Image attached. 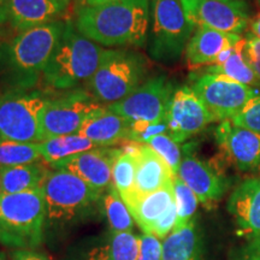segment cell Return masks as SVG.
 I'll return each mask as SVG.
<instances>
[{
	"instance_id": "60d3db41",
	"label": "cell",
	"mask_w": 260,
	"mask_h": 260,
	"mask_svg": "<svg viewBox=\"0 0 260 260\" xmlns=\"http://www.w3.org/2000/svg\"><path fill=\"white\" fill-rule=\"evenodd\" d=\"M52 2H53L54 4H57L61 10H64L65 11V10L69 8L71 0H52Z\"/></svg>"
},
{
	"instance_id": "4fadbf2b",
	"label": "cell",
	"mask_w": 260,
	"mask_h": 260,
	"mask_svg": "<svg viewBox=\"0 0 260 260\" xmlns=\"http://www.w3.org/2000/svg\"><path fill=\"white\" fill-rule=\"evenodd\" d=\"M145 234L164 240L176 226L177 209L174 184L136 198L126 206Z\"/></svg>"
},
{
	"instance_id": "d6a6232c",
	"label": "cell",
	"mask_w": 260,
	"mask_h": 260,
	"mask_svg": "<svg viewBox=\"0 0 260 260\" xmlns=\"http://www.w3.org/2000/svg\"><path fill=\"white\" fill-rule=\"evenodd\" d=\"M161 134H169L167 121H161L159 123L130 122L128 141H134L141 145H147L149 140Z\"/></svg>"
},
{
	"instance_id": "4dcf8cb0",
	"label": "cell",
	"mask_w": 260,
	"mask_h": 260,
	"mask_svg": "<svg viewBox=\"0 0 260 260\" xmlns=\"http://www.w3.org/2000/svg\"><path fill=\"white\" fill-rule=\"evenodd\" d=\"M174 191L177 209V220L175 228H181L194 219L199 200L194 191L178 176L174 178Z\"/></svg>"
},
{
	"instance_id": "f6af8a7d",
	"label": "cell",
	"mask_w": 260,
	"mask_h": 260,
	"mask_svg": "<svg viewBox=\"0 0 260 260\" xmlns=\"http://www.w3.org/2000/svg\"><path fill=\"white\" fill-rule=\"evenodd\" d=\"M3 3H4V0H0V6L3 5Z\"/></svg>"
},
{
	"instance_id": "7402d4cb",
	"label": "cell",
	"mask_w": 260,
	"mask_h": 260,
	"mask_svg": "<svg viewBox=\"0 0 260 260\" xmlns=\"http://www.w3.org/2000/svg\"><path fill=\"white\" fill-rule=\"evenodd\" d=\"M130 122L124 117L106 109L84 123L79 134L88 139L98 147H112L128 141Z\"/></svg>"
},
{
	"instance_id": "836d02e7",
	"label": "cell",
	"mask_w": 260,
	"mask_h": 260,
	"mask_svg": "<svg viewBox=\"0 0 260 260\" xmlns=\"http://www.w3.org/2000/svg\"><path fill=\"white\" fill-rule=\"evenodd\" d=\"M229 121L234 125L260 134V93L249 100L241 111Z\"/></svg>"
},
{
	"instance_id": "e0dca14e",
	"label": "cell",
	"mask_w": 260,
	"mask_h": 260,
	"mask_svg": "<svg viewBox=\"0 0 260 260\" xmlns=\"http://www.w3.org/2000/svg\"><path fill=\"white\" fill-rule=\"evenodd\" d=\"M177 176L194 191L199 203L206 207L213 206L222 199L228 188L226 178L210 162L191 154L182 158Z\"/></svg>"
},
{
	"instance_id": "ac0fdd59",
	"label": "cell",
	"mask_w": 260,
	"mask_h": 260,
	"mask_svg": "<svg viewBox=\"0 0 260 260\" xmlns=\"http://www.w3.org/2000/svg\"><path fill=\"white\" fill-rule=\"evenodd\" d=\"M228 211L234 217L239 235L260 239V176L245 180L233 190Z\"/></svg>"
},
{
	"instance_id": "7a4b0ae2",
	"label": "cell",
	"mask_w": 260,
	"mask_h": 260,
	"mask_svg": "<svg viewBox=\"0 0 260 260\" xmlns=\"http://www.w3.org/2000/svg\"><path fill=\"white\" fill-rule=\"evenodd\" d=\"M111 52L83 37L73 22L67 21L60 40L42 73V82L54 90L76 89L81 83L88 82Z\"/></svg>"
},
{
	"instance_id": "603a6c76",
	"label": "cell",
	"mask_w": 260,
	"mask_h": 260,
	"mask_svg": "<svg viewBox=\"0 0 260 260\" xmlns=\"http://www.w3.org/2000/svg\"><path fill=\"white\" fill-rule=\"evenodd\" d=\"M161 260H203L201 240L194 219L187 225L175 228L162 240Z\"/></svg>"
},
{
	"instance_id": "e575fe53",
	"label": "cell",
	"mask_w": 260,
	"mask_h": 260,
	"mask_svg": "<svg viewBox=\"0 0 260 260\" xmlns=\"http://www.w3.org/2000/svg\"><path fill=\"white\" fill-rule=\"evenodd\" d=\"M243 56L260 82V39L249 30L242 38Z\"/></svg>"
},
{
	"instance_id": "7bdbcfd3",
	"label": "cell",
	"mask_w": 260,
	"mask_h": 260,
	"mask_svg": "<svg viewBox=\"0 0 260 260\" xmlns=\"http://www.w3.org/2000/svg\"><path fill=\"white\" fill-rule=\"evenodd\" d=\"M2 39H3V35H2V31H0V48H2L3 45H4V44H3V42H2Z\"/></svg>"
},
{
	"instance_id": "2e32d148",
	"label": "cell",
	"mask_w": 260,
	"mask_h": 260,
	"mask_svg": "<svg viewBox=\"0 0 260 260\" xmlns=\"http://www.w3.org/2000/svg\"><path fill=\"white\" fill-rule=\"evenodd\" d=\"M121 147H98L51 167L76 175L89 187L104 193L112 184V167Z\"/></svg>"
},
{
	"instance_id": "d590c367",
	"label": "cell",
	"mask_w": 260,
	"mask_h": 260,
	"mask_svg": "<svg viewBox=\"0 0 260 260\" xmlns=\"http://www.w3.org/2000/svg\"><path fill=\"white\" fill-rule=\"evenodd\" d=\"M162 242L151 234H142L139 236L138 260H161Z\"/></svg>"
},
{
	"instance_id": "8fae6325",
	"label": "cell",
	"mask_w": 260,
	"mask_h": 260,
	"mask_svg": "<svg viewBox=\"0 0 260 260\" xmlns=\"http://www.w3.org/2000/svg\"><path fill=\"white\" fill-rule=\"evenodd\" d=\"M191 89L212 113L216 121H229L235 117L258 90L217 74L200 75Z\"/></svg>"
},
{
	"instance_id": "d6986e66",
	"label": "cell",
	"mask_w": 260,
	"mask_h": 260,
	"mask_svg": "<svg viewBox=\"0 0 260 260\" xmlns=\"http://www.w3.org/2000/svg\"><path fill=\"white\" fill-rule=\"evenodd\" d=\"M52 0H4L0 6V24L22 32L57 21L63 14Z\"/></svg>"
},
{
	"instance_id": "5b68a950",
	"label": "cell",
	"mask_w": 260,
	"mask_h": 260,
	"mask_svg": "<svg viewBox=\"0 0 260 260\" xmlns=\"http://www.w3.org/2000/svg\"><path fill=\"white\" fill-rule=\"evenodd\" d=\"M146 74V60L138 52L112 50L86 86L98 102L109 106L138 89L145 82Z\"/></svg>"
},
{
	"instance_id": "44dd1931",
	"label": "cell",
	"mask_w": 260,
	"mask_h": 260,
	"mask_svg": "<svg viewBox=\"0 0 260 260\" xmlns=\"http://www.w3.org/2000/svg\"><path fill=\"white\" fill-rule=\"evenodd\" d=\"M241 40L236 34H229L214 30L207 27H198L188 42L186 51V60L190 69L207 65L210 67L217 57L228 48H233Z\"/></svg>"
},
{
	"instance_id": "4316f807",
	"label": "cell",
	"mask_w": 260,
	"mask_h": 260,
	"mask_svg": "<svg viewBox=\"0 0 260 260\" xmlns=\"http://www.w3.org/2000/svg\"><path fill=\"white\" fill-rule=\"evenodd\" d=\"M206 74H217L223 75V76L229 77L236 82L245 84V86L252 87H260V82L249 67L243 56V47H242V38L234 47L232 56L228 58L226 61H224L220 65H211L207 67V69L204 71Z\"/></svg>"
},
{
	"instance_id": "3957f363",
	"label": "cell",
	"mask_w": 260,
	"mask_h": 260,
	"mask_svg": "<svg viewBox=\"0 0 260 260\" xmlns=\"http://www.w3.org/2000/svg\"><path fill=\"white\" fill-rule=\"evenodd\" d=\"M63 19L18 32L0 48L4 65L14 88L29 89L46 69L65 28Z\"/></svg>"
},
{
	"instance_id": "ffe728a7",
	"label": "cell",
	"mask_w": 260,
	"mask_h": 260,
	"mask_svg": "<svg viewBox=\"0 0 260 260\" xmlns=\"http://www.w3.org/2000/svg\"><path fill=\"white\" fill-rule=\"evenodd\" d=\"M135 158L136 175L134 190L124 201L126 206L136 198L171 186L174 184V178L176 177L170 167L148 145H142Z\"/></svg>"
},
{
	"instance_id": "7c38bea8",
	"label": "cell",
	"mask_w": 260,
	"mask_h": 260,
	"mask_svg": "<svg viewBox=\"0 0 260 260\" xmlns=\"http://www.w3.org/2000/svg\"><path fill=\"white\" fill-rule=\"evenodd\" d=\"M187 18L195 28L240 35L251 22L246 0H181Z\"/></svg>"
},
{
	"instance_id": "b9f144b4",
	"label": "cell",
	"mask_w": 260,
	"mask_h": 260,
	"mask_svg": "<svg viewBox=\"0 0 260 260\" xmlns=\"http://www.w3.org/2000/svg\"><path fill=\"white\" fill-rule=\"evenodd\" d=\"M0 260H6V256L3 252H0Z\"/></svg>"
},
{
	"instance_id": "ba28073f",
	"label": "cell",
	"mask_w": 260,
	"mask_h": 260,
	"mask_svg": "<svg viewBox=\"0 0 260 260\" xmlns=\"http://www.w3.org/2000/svg\"><path fill=\"white\" fill-rule=\"evenodd\" d=\"M48 95L12 88L0 93V141L41 142L40 119Z\"/></svg>"
},
{
	"instance_id": "277c9868",
	"label": "cell",
	"mask_w": 260,
	"mask_h": 260,
	"mask_svg": "<svg viewBox=\"0 0 260 260\" xmlns=\"http://www.w3.org/2000/svg\"><path fill=\"white\" fill-rule=\"evenodd\" d=\"M46 206L42 187L0 198V243L14 249H35L44 240Z\"/></svg>"
},
{
	"instance_id": "d4e9b609",
	"label": "cell",
	"mask_w": 260,
	"mask_h": 260,
	"mask_svg": "<svg viewBox=\"0 0 260 260\" xmlns=\"http://www.w3.org/2000/svg\"><path fill=\"white\" fill-rule=\"evenodd\" d=\"M42 160L50 167L75 157V155L98 148L95 144L81 135H64L39 142Z\"/></svg>"
},
{
	"instance_id": "f35d334b",
	"label": "cell",
	"mask_w": 260,
	"mask_h": 260,
	"mask_svg": "<svg viewBox=\"0 0 260 260\" xmlns=\"http://www.w3.org/2000/svg\"><path fill=\"white\" fill-rule=\"evenodd\" d=\"M249 25H251V31L253 34L260 39V12L251 19Z\"/></svg>"
},
{
	"instance_id": "484cf974",
	"label": "cell",
	"mask_w": 260,
	"mask_h": 260,
	"mask_svg": "<svg viewBox=\"0 0 260 260\" xmlns=\"http://www.w3.org/2000/svg\"><path fill=\"white\" fill-rule=\"evenodd\" d=\"M139 236L132 232H111L105 243L94 247L87 260H138Z\"/></svg>"
},
{
	"instance_id": "7dc6e473",
	"label": "cell",
	"mask_w": 260,
	"mask_h": 260,
	"mask_svg": "<svg viewBox=\"0 0 260 260\" xmlns=\"http://www.w3.org/2000/svg\"><path fill=\"white\" fill-rule=\"evenodd\" d=\"M79 2H80V3H82V2H83V0H79Z\"/></svg>"
},
{
	"instance_id": "bcb514c9",
	"label": "cell",
	"mask_w": 260,
	"mask_h": 260,
	"mask_svg": "<svg viewBox=\"0 0 260 260\" xmlns=\"http://www.w3.org/2000/svg\"><path fill=\"white\" fill-rule=\"evenodd\" d=\"M256 3H258V4H259V6H260V0H256Z\"/></svg>"
},
{
	"instance_id": "8992f818",
	"label": "cell",
	"mask_w": 260,
	"mask_h": 260,
	"mask_svg": "<svg viewBox=\"0 0 260 260\" xmlns=\"http://www.w3.org/2000/svg\"><path fill=\"white\" fill-rule=\"evenodd\" d=\"M149 56L161 63H174L186 51L195 27L187 18L181 0H149Z\"/></svg>"
},
{
	"instance_id": "5bb4252c",
	"label": "cell",
	"mask_w": 260,
	"mask_h": 260,
	"mask_svg": "<svg viewBox=\"0 0 260 260\" xmlns=\"http://www.w3.org/2000/svg\"><path fill=\"white\" fill-rule=\"evenodd\" d=\"M165 121L168 123L169 135L182 144L203 132L210 123L216 122V118L191 87L183 86L175 89L172 94Z\"/></svg>"
},
{
	"instance_id": "cb8c5ba5",
	"label": "cell",
	"mask_w": 260,
	"mask_h": 260,
	"mask_svg": "<svg viewBox=\"0 0 260 260\" xmlns=\"http://www.w3.org/2000/svg\"><path fill=\"white\" fill-rule=\"evenodd\" d=\"M50 171L42 160L0 169L3 194H17L40 188Z\"/></svg>"
},
{
	"instance_id": "f1b7e54d",
	"label": "cell",
	"mask_w": 260,
	"mask_h": 260,
	"mask_svg": "<svg viewBox=\"0 0 260 260\" xmlns=\"http://www.w3.org/2000/svg\"><path fill=\"white\" fill-rule=\"evenodd\" d=\"M42 160L39 142L0 141V169Z\"/></svg>"
},
{
	"instance_id": "f546056e",
	"label": "cell",
	"mask_w": 260,
	"mask_h": 260,
	"mask_svg": "<svg viewBox=\"0 0 260 260\" xmlns=\"http://www.w3.org/2000/svg\"><path fill=\"white\" fill-rule=\"evenodd\" d=\"M136 175L135 155L126 153L121 148L112 167V186L125 201L134 190Z\"/></svg>"
},
{
	"instance_id": "ab89813d",
	"label": "cell",
	"mask_w": 260,
	"mask_h": 260,
	"mask_svg": "<svg viewBox=\"0 0 260 260\" xmlns=\"http://www.w3.org/2000/svg\"><path fill=\"white\" fill-rule=\"evenodd\" d=\"M116 2H122V0H83V2L81 3V6H96Z\"/></svg>"
},
{
	"instance_id": "9c48e42d",
	"label": "cell",
	"mask_w": 260,
	"mask_h": 260,
	"mask_svg": "<svg viewBox=\"0 0 260 260\" xmlns=\"http://www.w3.org/2000/svg\"><path fill=\"white\" fill-rule=\"evenodd\" d=\"M105 107L88 90L81 88L48 96L40 119L42 141L58 136L77 135L84 123L104 111Z\"/></svg>"
},
{
	"instance_id": "9a60e30c",
	"label": "cell",
	"mask_w": 260,
	"mask_h": 260,
	"mask_svg": "<svg viewBox=\"0 0 260 260\" xmlns=\"http://www.w3.org/2000/svg\"><path fill=\"white\" fill-rule=\"evenodd\" d=\"M214 139L237 170L251 171L260 168V134L223 121L214 130Z\"/></svg>"
},
{
	"instance_id": "1f68e13d",
	"label": "cell",
	"mask_w": 260,
	"mask_h": 260,
	"mask_svg": "<svg viewBox=\"0 0 260 260\" xmlns=\"http://www.w3.org/2000/svg\"><path fill=\"white\" fill-rule=\"evenodd\" d=\"M147 145L153 149L155 153L160 155L162 160L170 167L175 176H177L178 169H180L182 161L180 144L175 141L169 134H161L149 140Z\"/></svg>"
},
{
	"instance_id": "52a82bcc",
	"label": "cell",
	"mask_w": 260,
	"mask_h": 260,
	"mask_svg": "<svg viewBox=\"0 0 260 260\" xmlns=\"http://www.w3.org/2000/svg\"><path fill=\"white\" fill-rule=\"evenodd\" d=\"M46 222L52 225L74 222L103 197L76 175L64 169H52L42 184Z\"/></svg>"
},
{
	"instance_id": "6da1fadb",
	"label": "cell",
	"mask_w": 260,
	"mask_h": 260,
	"mask_svg": "<svg viewBox=\"0 0 260 260\" xmlns=\"http://www.w3.org/2000/svg\"><path fill=\"white\" fill-rule=\"evenodd\" d=\"M151 22L149 0H122L96 6H81L75 27L103 47H142Z\"/></svg>"
},
{
	"instance_id": "83f0119b",
	"label": "cell",
	"mask_w": 260,
	"mask_h": 260,
	"mask_svg": "<svg viewBox=\"0 0 260 260\" xmlns=\"http://www.w3.org/2000/svg\"><path fill=\"white\" fill-rule=\"evenodd\" d=\"M104 212L111 232H132L134 218L116 188L110 186L103 195Z\"/></svg>"
},
{
	"instance_id": "8d00e7d4",
	"label": "cell",
	"mask_w": 260,
	"mask_h": 260,
	"mask_svg": "<svg viewBox=\"0 0 260 260\" xmlns=\"http://www.w3.org/2000/svg\"><path fill=\"white\" fill-rule=\"evenodd\" d=\"M239 260H260V239H253L243 248Z\"/></svg>"
},
{
	"instance_id": "74e56055",
	"label": "cell",
	"mask_w": 260,
	"mask_h": 260,
	"mask_svg": "<svg viewBox=\"0 0 260 260\" xmlns=\"http://www.w3.org/2000/svg\"><path fill=\"white\" fill-rule=\"evenodd\" d=\"M11 260H50L46 255L34 249H15L11 253Z\"/></svg>"
},
{
	"instance_id": "ee69618b",
	"label": "cell",
	"mask_w": 260,
	"mask_h": 260,
	"mask_svg": "<svg viewBox=\"0 0 260 260\" xmlns=\"http://www.w3.org/2000/svg\"><path fill=\"white\" fill-rule=\"evenodd\" d=\"M3 197V189H2V181H0V198Z\"/></svg>"
},
{
	"instance_id": "30bf717a",
	"label": "cell",
	"mask_w": 260,
	"mask_h": 260,
	"mask_svg": "<svg viewBox=\"0 0 260 260\" xmlns=\"http://www.w3.org/2000/svg\"><path fill=\"white\" fill-rule=\"evenodd\" d=\"M174 92V84L161 75L145 81L132 94L106 109L132 123H159L165 121Z\"/></svg>"
}]
</instances>
